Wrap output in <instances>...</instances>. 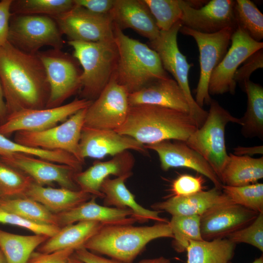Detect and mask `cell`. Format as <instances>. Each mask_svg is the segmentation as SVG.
Segmentation results:
<instances>
[{
  "mask_svg": "<svg viewBox=\"0 0 263 263\" xmlns=\"http://www.w3.org/2000/svg\"><path fill=\"white\" fill-rule=\"evenodd\" d=\"M0 81L7 117L21 111L46 107L50 88L37 54L22 52L7 41L0 47Z\"/></svg>",
  "mask_w": 263,
  "mask_h": 263,
  "instance_id": "cell-1",
  "label": "cell"
},
{
  "mask_svg": "<svg viewBox=\"0 0 263 263\" xmlns=\"http://www.w3.org/2000/svg\"><path fill=\"white\" fill-rule=\"evenodd\" d=\"M198 128L188 113L151 105L130 106L124 123L114 130L144 145L166 140L186 142Z\"/></svg>",
  "mask_w": 263,
  "mask_h": 263,
  "instance_id": "cell-2",
  "label": "cell"
},
{
  "mask_svg": "<svg viewBox=\"0 0 263 263\" xmlns=\"http://www.w3.org/2000/svg\"><path fill=\"white\" fill-rule=\"evenodd\" d=\"M113 24L118 60L113 77L129 93L137 91L155 80L169 77L154 50L127 36Z\"/></svg>",
  "mask_w": 263,
  "mask_h": 263,
  "instance_id": "cell-3",
  "label": "cell"
},
{
  "mask_svg": "<svg viewBox=\"0 0 263 263\" xmlns=\"http://www.w3.org/2000/svg\"><path fill=\"white\" fill-rule=\"evenodd\" d=\"M169 223L141 226L104 225L83 247L123 263H132L151 241L161 238H173Z\"/></svg>",
  "mask_w": 263,
  "mask_h": 263,
  "instance_id": "cell-4",
  "label": "cell"
},
{
  "mask_svg": "<svg viewBox=\"0 0 263 263\" xmlns=\"http://www.w3.org/2000/svg\"><path fill=\"white\" fill-rule=\"evenodd\" d=\"M82 67L80 98L94 100L115 72L118 51L114 38L98 42L68 41Z\"/></svg>",
  "mask_w": 263,
  "mask_h": 263,
  "instance_id": "cell-5",
  "label": "cell"
},
{
  "mask_svg": "<svg viewBox=\"0 0 263 263\" xmlns=\"http://www.w3.org/2000/svg\"><path fill=\"white\" fill-rule=\"evenodd\" d=\"M206 119L185 142L208 163L219 179L227 159L225 129L229 122L241 125L240 118L233 116L214 99H211Z\"/></svg>",
  "mask_w": 263,
  "mask_h": 263,
  "instance_id": "cell-6",
  "label": "cell"
},
{
  "mask_svg": "<svg viewBox=\"0 0 263 263\" xmlns=\"http://www.w3.org/2000/svg\"><path fill=\"white\" fill-rule=\"evenodd\" d=\"M182 26L180 21L169 30L160 31L157 38L150 41V47L158 54L164 69L174 78L182 90L189 108V114L200 128L205 121L207 112L200 107L193 97L188 81L189 70L192 64L180 51L177 35Z\"/></svg>",
  "mask_w": 263,
  "mask_h": 263,
  "instance_id": "cell-7",
  "label": "cell"
},
{
  "mask_svg": "<svg viewBox=\"0 0 263 263\" xmlns=\"http://www.w3.org/2000/svg\"><path fill=\"white\" fill-rule=\"evenodd\" d=\"M62 35L50 17L11 14L8 41L22 52L35 55L46 46L61 49Z\"/></svg>",
  "mask_w": 263,
  "mask_h": 263,
  "instance_id": "cell-8",
  "label": "cell"
},
{
  "mask_svg": "<svg viewBox=\"0 0 263 263\" xmlns=\"http://www.w3.org/2000/svg\"><path fill=\"white\" fill-rule=\"evenodd\" d=\"M37 54L45 68L50 88L46 108L60 106L66 99L79 92L82 70L73 56L61 49L53 48L40 51Z\"/></svg>",
  "mask_w": 263,
  "mask_h": 263,
  "instance_id": "cell-9",
  "label": "cell"
},
{
  "mask_svg": "<svg viewBox=\"0 0 263 263\" xmlns=\"http://www.w3.org/2000/svg\"><path fill=\"white\" fill-rule=\"evenodd\" d=\"M87 108L78 111L60 125L51 128L38 132H17L14 141L37 148L66 151L84 164L79 141Z\"/></svg>",
  "mask_w": 263,
  "mask_h": 263,
  "instance_id": "cell-10",
  "label": "cell"
},
{
  "mask_svg": "<svg viewBox=\"0 0 263 263\" xmlns=\"http://www.w3.org/2000/svg\"><path fill=\"white\" fill-rule=\"evenodd\" d=\"M235 30L226 27L214 33L206 34L183 26L180 29L182 34L192 37L198 47L200 73L195 100L202 108L204 104H209L211 99L208 93L210 75L225 55Z\"/></svg>",
  "mask_w": 263,
  "mask_h": 263,
  "instance_id": "cell-11",
  "label": "cell"
},
{
  "mask_svg": "<svg viewBox=\"0 0 263 263\" xmlns=\"http://www.w3.org/2000/svg\"><path fill=\"white\" fill-rule=\"evenodd\" d=\"M231 41L230 47L210 75V95L227 93L234 94L236 87L234 80L235 72L250 56L263 48V42L254 40L238 26L232 34Z\"/></svg>",
  "mask_w": 263,
  "mask_h": 263,
  "instance_id": "cell-12",
  "label": "cell"
},
{
  "mask_svg": "<svg viewBox=\"0 0 263 263\" xmlns=\"http://www.w3.org/2000/svg\"><path fill=\"white\" fill-rule=\"evenodd\" d=\"M52 18L69 41L98 42L114 38V24L110 14H96L75 5Z\"/></svg>",
  "mask_w": 263,
  "mask_h": 263,
  "instance_id": "cell-13",
  "label": "cell"
},
{
  "mask_svg": "<svg viewBox=\"0 0 263 263\" xmlns=\"http://www.w3.org/2000/svg\"><path fill=\"white\" fill-rule=\"evenodd\" d=\"M129 93L113 76L98 96L87 108L84 126L115 130L125 122L130 105Z\"/></svg>",
  "mask_w": 263,
  "mask_h": 263,
  "instance_id": "cell-14",
  "label": "cell"
},
{
  "mask_svg": "<svg viewBox=\"0 0 263 263\" xmlns=\"http://www.w3.org/2000/svg\"><path fill=\"white\" fill-rule=\"evenodd\" d=\"M92 102L76 98L57 107L19 111L9 115L0 125V134L7 137L20 131L38 132L51 128L64 122L78 111L88 108Z\"/></svg>",
  "mask_w": 263,
  "mask_h": 263,
  "instance_id": "cell-15",
  "label": "cell"
},
{
  "mask_svg": "<svg viewBox=\"0 0 263 263\" xmlns=\"http://www.w3.org/2000/svg\"><path fill=\"white\" fill-rule=\"evenodd\" d=\"M0 160L28 176L38 185L51 187L56 183L61 188L80 190L74 179L77 172L69 166L20 153L0 156Z\"/></svg>",
  "mask_w": 263,
  "mask_h": 263,
  "instance_id": "cell-16",
  "label": "cell"
},
{
  "mask_svg": "<svg viewBox=\"0 0 263 263\" xmlns=\"http://www.w3.org/2000/svg\"><path fill=\"white\" fill-rule=\"evenodd\" d=\"M182 26L203 33L212 34L226 28L237 27L233 7L235 0H211L199 8L180 0Z\"/></svg>",
  "mask_w": 263,
  "mask_h": 263,
  "instance_id": "cell-17",
  "label": "cell"
},
{
  "mask_svg": "<svg viewBox=\"0 0 263 263\" xmlns=\"http://www.w3.org/2000/svg\"><path fill=\"white\" fill-rule=\"evenodd\" d=\"M145 147L157 153L163 170L167 171L174 168L190 169L207 178L215 187L222 189L223 185L210 165L185 142L166 140Z\"/></svg>",
  "mask_w": 263,
  "mask_h": 263,
  "instance_id": "cell-18",
  "label": "cell"
},
{
  "mask_svg": "<svg viewBox=\"0 0 263 263\" xmlns=\"http://www.w3.org/2000/svg\"><path fill=\"white\" fill-rule=\"evenodd\" d=\"M259 213L233 203L214 207L200 216L202 237L205 241L226 238L251 223Z\"/></svg>",
  "mask_w": 263,
  "mask_h": 263,
  "instance_id": "cell-19",
  "label": "cell"
},
{
  "mask_svg": "<svg viewBox=\"0 0 263 263\" xmlns=\"http://www.w3.org/2000/svg\"><path fill=\"white\" fill-rule=\"evenodd\" d=\"M79 148L84 161L87 157L102 159L107 155L113 156L130 150L148 154L145 145L130 136L119 134L114 130L84 126L81 132Z\"/></svg>",
  "mask_w": 263,
  "mask_h": 263,
  "instance_id": "cell-20",
  "label": "cell"
},
{
  "mask_svg": "<svg viewBox=\"0 0 263 263\" xmlns=\"http://www.w3.org/2000/svg\"><path fill=\"white\" fill-rule=\"evenodd\" d=\"M134 163L132 154L126 150L113 156L109 160L95 161L86 170L75 173L74 181L80 190L103 198L104 194L100 190L103 181L111 175L119 177L132 172Z\"/></svg>",
  "mask_w": 263,
  "mask_h": 263,
  "instance_id": "cell-21",
  "label": "cell"
},
{
  "mask_svg": "<svg viewBox=\"0 0 263 263\" xmlns=\"http://www.w3.org/2000/svg\"><path fill=\"white\" fill-rule=\"evenodd\" d=\"M94 196L67 211L56 214L57 225L62 227L79 221L98 222L105 225H133L136 221L129 208H119L101 206L96 202Z\"/></svg>",
  "mask_w": 263,
  "mask_h": 263,
  "instance_id": "cell-22",
  "label": "cell"
},
{
  "mask_svg": "<svg viewBox=\"0 0 263 263\" xmlns=\"http://www.w3.org/2000/svg\"><path fill=\"white\" fill-rule=\"evenodd\" d=\"M113 22L122 30L131 28L152 41L160 31L144 0H114L110 13Z\"/></svg>",
  "mask_w": 263,
  "mask_h": 263,
  "instance_id": "cell-23",
  "label": "cell"
},
{
  "mask_svg": "<svg viewBox=\"0 0 263 263\" xmlns=\"http://www.w3.org/2000/svg\"><path fill=\"white\" fill-rule=\"evenodd\" d=\"M130 106L151 105L166 107L189 113L185 96L176 81L169 77L155 80L132 93H129Z\"/></svg>",
  "mask_w": 263,
  "mask_h": 263,
  "instance_id": "cell-24",
  "label": "cell"
},
{
  "mask_svg": "<svg viewBox=\"0 0 263 263\" xmlns=\"http://www.w3.org/2000/svg\"><path fill=\"white\" fill-rule=\"evenodd\" d=\"M216 187L187 196H172L167 200L153 204L154 210L166 211L173 216H201L212 208L232 203Z\"/></svg>",
  "mask_w": 263,
  "mask_h": 263,
  "instance_id": "cell-25",
  "label": "cell"
},
{
  "mask_svg": "<svg viewBox=\"0 0 263 263\" xmlns=\"http://www.w3.org/2000/svg\"><path fill=\"white\" fill-rule=\"evenodd\" d=\"M132 174L130 172L114 179L109 177L102 182L100 190L104 194V206L119 208H129L136 222L144 223L150 220L168 223L167 219L159 216L160 211L150 210L138 204L135 196L126 187L125 182Z\"/></svg>",
  "mask_w": 263,
  "mask_h": 263,
  "instance_id": "cell-26",
  "label": "cell"
},
{
  "mask_svg": "<svg viewBox=\"0 0 263 263\" xmlns=\"http://www.w3.org/2000/svg\"><path fill=\"white\" fill-rule=\"evenodd\" d=\"M21 196L39 203L55 214L69 210L93 197L80 190L45 187L33 181Z\"/></svg>",
  "mask_w": 263,
  "mask_h": 263,
  "instance_id": "cell-27",
  "label": "cell"
},
{
  "mask_svg": "<svg viewBox=\"0 0 263 263\" xmlns=\"http://www.w3.org/2000/svg\"><path fill=\"white\" fill-rule=\"evenodd\" d=\"M102 223L92 221H79L60 227L59 230L38 247V251L51 253L72 248L75 250L85 244L103 226Z\"/></svg>",
  "mask_w": 263,
  "mask_h": 263,
  "instance_id": "cell-28",
  "label": "cell"
},
{
  "mask_svg": "<svg viewBox=\"0 0 263 263\" xmlns=\"http://www.w3.org/2000/svg\"><path fill=\"white\" fill-rule=\"evenodd\" d=\"M263 178V157L228 154L220 176L223 185L240 187L257 183Z\"/></svg>",
  "mask_w": 263,
  "mask_h": 263,
  "instance_id": "cell-29",
  "label": "cell"
},
{
  "mask_svg": "<svg viewBox=\"0 0 263 263\" xmlns=\"http://www.w3.org/2000/svg\"><path fill=\"white\" fill-rule=\"evenodd\" d=\"M236 244L227 238L191 241L187 249V263H231Z\"/></svg>",
  "mask_w": 263,
  "mask_h": 263,
  "instance_id": "cell-30",
  "label": "cell"
},
{
  "mask_svg": "<svg viewBox=\"0 0 263 263\" xmlns=\"http://www.w3.org/2000/svg\"><path fill=\"white\" fill-rule=\"evenodd\" d=\"M247 94L246 110L240 118L241 133L246 138H263V88L250 80L242 86Z\"/></svg>",
  "mask_w": 263,
  "mask_h": 263,
  "instance_id": "cell-31",
  "label": "cell"
},
{
  "mask_svg": "<svg viewBox=\"0 0 263 263\" xmlns=\"http://www.w3.org/2000/svg\"><path fill=\"white\" fill-rule=\"evenodd\" d=\"M49 238L42 234L19 235L0 228V248L7 263H26L35 249Z\"/></svg>",
  "mask_w": 263,
  "mask_h": 263,
  "instance_id": "cell-32",
  "label": "cell"
},
{
  "mask_svg": "<svg viewBox=\"0 0 263 263\" xmlns=\"http://www.w3.org/2000/svg\"><path fill=\"white\" fill-rule=\"evenodd\" d=\"M20 153L38 157L54 163L66 165L76 172L82 171L83 164L71 153L60 150H47L27 146L0 134V156Z\"/></svg>",
  "mask_w": 263,
  "mask_h": 263,
  "instance_id": "cell-33",
  "label": "cell"
},
{
  "mask_svg": "<svg viewBox=\"0 0 263 263\" xmlns=\"http://www.w3.org/2000/svg\"><path fill=\"white\" fill-rule=\"evenodd\" d=\"M0 208L36 223L57 226L56 214L29 198H4L0 202Z\"/></svg>",
  "mask_w": 263,
  "mask_h": 263,
  "instance_id": "cell-34",
  "label": "cell"
},
{
  "mask_svg": "<svg viewBox=\"0 0 263 263\" xmlns=\"http://www.w3.org/2000/svg\"><path fill=\"white\" fill-rule=\"evenodd\" d=\"M75 6L74 0H13L10 11L11 14L53 18L70 11Z\"/></svg>",
  "mask_w": 263,
  "mask_h": 263,
  "instance_id": "cell-35",
  "label": "cell"
},
{
  "mask_svg": "<svg viewBox=\"0 0 263 263\" xmlns=\"http://www.w3.org/2000/svg\"><path fill=\"white\" fill-rule=\"evenodd\" d=\"M169 224L173 234V247L178 253L186 251L190 241L204 240L201 233L200 216H173Z\"/></svg>",
  "mask_w": 263,
  "mask_h": 263,
  "instance_id": "cell-36",
  "label": "cell"
},
{
  "mask_svg": "<svg viewBox=\"0 0 263 263\" xmlns=\"http://www.w3.org/2000/svg\"><path fill=\"white\" fill-rule=\"evenodd\" d=\"M233 12L237 26L256 41L263 38V15L250 0H235Z\"/></svg>",
  "mask_w": 263,
  "mask_h": 263,
  "instance_id": "cell-37",
  "label": "cell"
},
{
  "mask_svg": "<svg viewBox=\"0 0 263 263\" xmlns=\"http://www.w3.org/2000/svg\"><path fill=\"white\" fill-rule=\"evenodd\" d=\"M221 190L233 203L258 213H263V183L240 187L223 185Z\"/></svg>",
  "mask_w": 263,
  "mask_h": 263,
  "instance_id": "cell-38",
  "label": "cell"
},
{
  "mask_svg": "<svg viewBox=\"0 0 263 263\" xmlns=\"http://www.w3.org/2000/svg\"><path fill=\"white\" fill-rule=\"evenodd\" d=\"M33 181L0 160V194L3 198L21 197Z\"/></svg>",
  "mask_w": 263,
  "mask_h": 263,
  "instance_id": "cell-39",
  "label": "cell"
},
{
  "mask_svg": "<svg viewBox=\"0 0 263 263\" xmlns=\"http://www.w3.org/2000/svg\"><path fill=\"white\" fill-rule=\"evenodd\" d=\"M180 0H144L160 31L169 30L180 21L182 12Z\"/></svg>",
  "mask_w": 263,
  "mask_h": 263,
  "instance_id": "cell-40",
  "label": "cell"
},
{
  "mask_svg": "<svg viewBox=\"0 0 263 263\" xmlns=\"http://www.w3.org/2000/svg\"><path fill=\"white\" fill-rule=\"evenodd\" d=\"M226 238L237 244L245 243L263 251V213L246 226L231 233Z\"/></svg>",
  "mask_w": 263,
  "mask_h": 263,
  "instance_id": "cell-41",
  "label": "cell"
},
{
  "mask_svg": "<svg viewBox=\"0 0 263 263\" xmlns=\"http://www.w3.org/2000/svg\"><path fill=\"white\" fill-rule=\"evenodd\" d=\"M0 223L9 224L28 229L35 234H42L51 237L60 227L53 225H42L28 220L19 215L0 208Z\"/></svg>",
  "mask_w": 263,
  "mask_h": 263,
  "instance_id": "cell-42",
  "label": "cell"
},
{
  "mask_svg": "<svg viewBox=\"0 0 263 263\" xmlns=\"http://www.w3.org/2000/svg\"><path fill=\"white\" fill-rule=\"evenodd\" d=\"M205 180L202 176H194L188 174L179 175L172 182V196H187L203 191Z\"/></svg>",
  "mask_w": 263,
  "mask_h": 263,
  "instance_id": "cell-43",
  "label": "cell"
},
{
  "mask_svg": "<svg viewBox=\"0 0 263 263\" xmlns=\"http://www.w3.org/2000/svg\"><path fill=\"white\" fill-rule=\"evenodd\" d=\"M237 69L234 80L242 86L249 80L251 75L256 70L263 67V50L261 49L250 56Z\"/></svg>",
  "mask_w": 263,
  "mask_h": 263,
  "instance_id": "cell-44",
  "label": "cell"
},
{
  "mask_svg": "<svg viewBox=\"0 0 263 263\" xmlns=\"http://www.w3.org/2000/svg\"><path fill=\"white\" fill-rule=\"evenodd\" d=\"M75 251L68 248L48 253L34 251L26 263H67Z\"/></svg>",
  "mask_w": 263,
  "mask_h": 263,
  "instance_id": "cell-45",
  "label": "cell"
},
{
  "mask_svg": "<svg viewBox=\"0 0 263 263\" xmlns=\"http://www.w3.org/2000/svg\"><path fill=\"white\" fill-rule=\"evenodd\" d=\"M13 0H0V47L8 41L10 8Z\"/></svg>",
  "mask_w": 263,
  "mask_h": 263,
  "instance_id": "cell-46",
  "label": "cell"
},
{
  "mask_svg": "<svg viewBox=\"0 0 263 263\" xmlns=\"http://www.w3.org/2000/svg\"><path fill=\"white\" fill-rule=\"evenodd\" d=\"M75 5L96 14H110L114 0H74Z\"/></svg>",
  "mask_w": 263,
  "mask_h": 263,
  "instance_id": "cell-47",
  "label": "cell"
},
{
  "mask_svg": "<svg viewBox=\"0 0 263 263\" xmlns=\"http://www.w3.org/2000/svg\"><path fill=\"white\" fill-rule=\"evenodd\" d=\"M74 255L84 263H123L113 259L101 257L84 247L76 249Z\"/></svg>",
  "mask_w": 263,
  "mask_h": 263,
  "instance_id": "cell-48",
  "label": "cell"
},
{
  "mask_svg": "<svg viewBox=\"0 0 263 263\" xmlns=\"http://www.w3.org/2000/svg\"><path fill=\"white\" fill-rule=\"evenodd\" d=\"M234 154L240 156H251L256 154H263V146L254 147H242L238 146L234 148Z\"/></svg>",
  "mask_w": 263,
  "mask_h": 263,
  "instance_id": "cell-49",
  "label": "cell"
},
{
  "mask_svg": "<svg viewBox=\"0 0 263 263\" xmlns=\"http://www.w3.org/2000/svg\"><path fill=\"white\" fill-rule=\"evenodd\" d=\"M7 113L2 86L0 81V125L4 123L7 118Z\"/></svg>",
  "mask_w": 263,
  "mask_h": 263,
  "instance_id": "cell-50",
  "label": "cell"
},
{
  "mask_svg": "<svg viewBox=\"0 0 263 263\" xmlns=\"http://www.w3.org/2000/svg\"><path fill=\"white\" fill-rule=\"evenodd\" d=\"M137 263H171V262L164 257H160L153 259H144Z\"/></svg>",
  "mask_w": 263,
  "mask_h": 263,
  "instance_id": "cell-51",
  "label": "cell"
},
{
  "mask_svg": "<svg viewBox=\"0 0 263 263\" xmlns=\"http://www.w3.org/2000/svg\"><path fill=\"white\" fill-rule=\"evenodd\" d=\"M67 263H84L78 259H77L74 254L69 258Z\"/></svg>",
  "mask_w": 263,
  "mask_h": 263,
  "instance_id": "cell-52",
  "label": "cell"
},
{
  "mask_svg": "<svg viewBox=\"0 0 263 263\" xmlns=\"http://www.w3.org/2000/svg\"><path fill=\"white\" fill-rule=\"evenodd\" d=\"M0 263H7L5 257L0 248Z\"/></svg>",
  "mask_w": 263,
  "mask_h": 263,
  "instance_id": "cell-53",
  "label": "cell"
},
{
  "mask_svg": "<svg viewBox=\"0 0 263 263\" xmlns=\"http://www.w3.org/2000/svg\"><path fill=\"white\" fill-rule=\"evenodd\" d=\"M252 263H263V256H261L259 258L256 259Z\"/></svg>",
  "mask_w": 263,
  "mask_h": 263,
  "instance_id": "cell-54",
  "label": "cell"
},
{
  "mask_svg": "<svg viewBox=\"0 0 263 263\" xmlns=\"http://www.w3.org/2000/svg\"><path fill=\"white\" fill-rule=\"evenodd\" d=\"M3 199H4V198L2 197V196L0 194V202Z\"/></svg>",
  "mask_w": 263,
  "mask_h": 263,
  "instance_id": "cell-55",
  "label": "cell"
}]
</instances>
